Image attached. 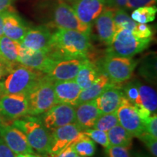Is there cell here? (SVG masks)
I'll return each instance as SVG.
<instances>
[{"instance_id": "6da1fadb", "label": "cell", "mask_w": 157, "mask_h": 157, "mask_svg": "<svg viewBox=\"0 0 157 157\" xmlns=\"http://www.w3.org/2000/svg\"><path fill=\"white\" fill-rule=\"evenodd\" d=\"M90 47L89 35L78 31L58 28L52 34L49 54L55 60L87 58Z\"/></svg>"}, {"instance_id": "7a4b0ae2", "label": "cell", "mask_w": 157, "mask_h": 157, "mask_svg": "<svg viewBox=\"0 0 157 157\" xmlns=\"http://www.w3.org/2000/svg\"><path fill=\"white\" fill-rule=\"evenodd\" d=\"M44 74L20 63L0 81V96L8 94H27Z\"/></svg>"}, {"instance_id": "3957f363", "label": "cell", "mask_w": 157, "mask_h": 157, "mask_svg": "<svg viewBox=\"0 0 157 157\" xmlns=\"http://www.w3.org/2000/svg\"><path fill=\"white\" fill-rule=\"evenodd\" d=\"M13 124L24 133L33 150L41 154H50V135L40 119L25 116L22 119H15Z\"/></svg>"}, {"instance_id": "277c9868", "label": "cell", "mask_w": 157, "mask_h": 157, "mask_svg": "<svg viewBox=\"0 0 157 157\" xmlns=\"http://www.w3.org/2000/svg\"><path fill=\"white\" fill-rule=\"evenodd\" d=\"M29 103L28 115H42L57 104L53 81L43 75L26 94Z\"/></svg>"}, {"instance_id": "5b68a950", "label": "cell", "mask_w": 157, "mask_h": 157, "mask_svg": "<svg viewBox=\"0 0 157 157\" xmlns=\"http://www.w3.org/2000/svg\"><path fill=\"white\" fill-rule=\"evenodd\" d=\"M152 38H138L128 29H118L111 42L108 45L107 55L132 58L146 50Z\"/></svg>"}, {"instance_id": "8992f818", "label": "cell", "mask_w": 157, "mask_h": 157, "mask_svg": "<svg viewBox=\"0 0 157 157\" xmlns=\"http://www.w3.org/2000/svg\"><path fill=\"white\" fill-rule=\"evenodd\" d=\"M137 64L132 58L106 55L102 62V70L111 82L119 84L132 77Z\"/></svg>"}, {"instance_id": "52a82bcc", "label": "cell", "mask_w": 157, "mask_h": 157, "mask_svg": "<svg viewBox=\"0 0 157 157\" xmlns=\"http://www.w3.org/2000/svg\"><path fill=\"white\" fill-rule=\"evenodd\" d=\"M84 134L76 123L58 127L50 135V155H56L70 146H73Z\"/></svg>"}, {"instance_id": "ba28073f", "label": "cell", "mask_w": 157, "mask_h": 157, "mask_svg": "<svg viewBox=\"0 0 157 157\" xmlns=\"http://www.w3.org/2000/svg\"><path fill=\"white\" fill-rule=\"evenodd\" d=\"M52 19L58 28L75 30L90 35L91 26L82 23L78 18L74 9L65 2L57 5L52 12Z\"/></svg>"}, {"instance_id": "9c48e42d", "label": "cell", "mask_w": 157, "mask_h": 157, "mask_svg": "<svg viewBox=\"0 0 157 157\" xmlns=\"http://www.w3.org/2000/svg\"><path fill=\"white\" fill-rule=\"evenodd\" d=\"M116 113L119 124L130 133L132 137H139L145 132L143 121L135 106L124 96L116 111Z\"/></svg>"}, {"instance_id": "30bf717a", "label": "cell", "mask_w": 157, "mask_h": 157, "mask_svg": "<svg viewBox=\"0 0 157 157\" xmlns=\"http://www.w3.org/2000/svg\"><path fill=\"white\" fill-rule=\"evenodd\" d=\"M42 115L41 120L50 131L76 121L75 106L68 104L57 103Z\"/></svg>"}, {"instance_id": "8fae6325", "label": "cell", "mask_w": 157, "mask_h": 157, "mask_svg": "<svg viewBox=\"0 0 157 157\" xmlns=\"http://www.w3.org/2000/svg\"><path fill=\"white\" fill-rule=\"evenodd\" d=\"M26 94H8L0 96V115L4 119H15L28 115Z\"/></svg>"}, {"instance_id": "7c38bea8", "label": "cell", "mask_w": 157, "mask_h": 157, "mask_svg": "<svg viewBox=\"0 0 157 157\" xmlns=\"http://www.w3.org/2000/svg\"><path fill=\"white\" fill-rule=\"evenodd\" d=\"M86 58H64L54 60L46 75L56 81L74 79Z\"/></svg>"}, {"instance_id": "4fadbf2b", "label": "cell", "mask_w": 157, "mask_h": 157, "mask_svg": "<svg viewBox=\"0 0 157 157\" xmlns=\"http://www.w3.org/2000/svg\"><path fill=\"white\" fill-rule=\"evenodd\" d=\"M0 137L7 146L15 154H27L34 153L26 136L21 129L14 125H3L0 128Z\"/></svg>"}, {"instance_id": "5bb4252c", "label": "cell", "mask_w": 157, "mask_h": 157, "mask_svg": "<svg viewBox=\"0 0 157 157\" xmlns=\"http://www.w3.org/2000/svg\"><path fill=\"white\" fill-rule=\"evenodd\" d=\"M54 60L48 52L33 50L25 48L21 44L18 57V63L20 64L45 74Z\"/></svg>"}, {"instance_id": "9a60e30c", "label": "cell", "mask_w": 157, "mask_h": 157, "mask_svg": "<svg viewBox=\"0 0 157 157\" xmlns=\"http://www.w3.org/2000/svg\"><path fill=\"white\" fill-rule=\"evenodd\" d=\"M52 33L44 26L29 29L25 33L21 44L25 48L36 51H50Z\"/></svg>"}, {"instance_id": "2e32d148", "label": "cell", "mask_w": 157, "mask_h": 157, "mask_svg": "<svg viewBox=\"0 0 157 157\" xmlns=\"http://www.w3.org/2000/svg\"><path fill=\"white\" fill-rule=\"evenodd\" d=\"M105 7V0H76L72 8L82 23L91 26Z\"/></svg>"}, {"instance_id": "e0dca14e", "label": "cell", "mask_w": 157, "mask_h": 157, "mask_svg": "<svg viewBox=\"0 0 157 157\" xmlns=\"http://www.w3.org/2000/svg\"><path fill=\"white\" fill-rule=\"evenodd\" d=\"M117 84H111L101 95L95 99L96 106L101 114L115 112L120 105L124 95Z\"/></svg>"}, {"instance_id": "ac0fdd59", "label": "cell", "mask_w": 157, "mask_h": 157, "mask_svg": "<svg viewBox=\"0 0 157 157\" xmlns=\"http://www.w3.org/2000/svg\"><path fill=\"white\" fill-rule=\"evenodd\" d=\"M57 103H63L76 106L82 89L75 79L53 82Z\"/></svg>"}, {"instance_id": "d6986e66", "label": "cell", "mask_w": 157, "mask_h": 157, "mask_svg": "<svg viewBox=\"0 0 157 157\" xmlns=\"http://www.w3.org/2000/svg\"><path fill=\"white\" fill-rule=\"evenodd\" d=\"M114 10L105 7L95 21L98 39L104 44L109 45L117 32L113 20Z\"/></svg>"}, {"instance_id": "ffe728a7", "label": "cell", "mask_w": 157, "mask_h": 157, "mask_svg": "<svg viewBox=\"0 0 157 157\" xmlns=\"http://www.w3.org/2000/svg\"><path fill=\"white\" fill-rule=\"evenodd\" d=\"M76 124L82 130L93 128L98 117L101 115L98 109L95 100L85 102L75 106Z\"/></svg>"}, {"instance_id": "44dd1931", "label": "cell", "mask_w": 157, "mask_h": 157, "mask_svg": "<svg viewBox=\"0 0 157 157\" xmlns=\"http://www.w3.org/2000/svg\"><path fill=\"white\" fill-rule=\"evenodd\" d=\"M28 29L17 14L10 10L5 12L3 20V34L5 36L21 42Z\"/></svg>"}, {"instance_id": "7402d4cb", "label": "cell", "mask_w": 157, "mask_h": 157, "mask_svg": "<svg viewBox=\"0 0 157 157\" xmlns=\"http://www.w3.org/2000/svg\"><path fill=\"white\" fill-rule=\"evenodd\" d=\"M111 84L112 82L110 81L108 76L104 73H101L89 87L82 90L77 101V105L95 100L111 86Z\"/></svg>"}, {"instance_id": "603a6c76", "label": "cell", "mask_w": 157, "mask_h": 157, "mask_svg": "<svg viewBox=\"0 0 157 157\" xmlns=\"http://www.w3.org/2000/svg\"><path fill=\"white\" fill-rule=\"evenodd\" d=\"M100 74L97 66L86 58L74 79L82 90L89 87Z\"/></svg>"}, {"instance_id": "cb8c5ba5", "label": "cell", "mask_w": 157, "mask_h": 157, "mask_svg": "<svg viewBox=\"0 0 157 157\" xmlns=\"http://www.w3.org/2000/svg\"><path fill=\"white\" fill-rule=\"evenodd\" d=\"M21 43L2 35L0 36V57L10 64L18 63Z\"/></svg>"}, {"instance_id": "d4e9b609", "label": "cell", "mask_w": 157, "mask_h": 157, "mask_svg": "<svg viewBox=\"0 0 157 157\" xmlns=\"http://www.w3.org/2000/svg\"><path fill=\"white\" fill-rule=\"evenodd\" d=\"M139 103L134 106L143 107L151 114L156 113L157 95L156 91L149 86L138 83Z\"/></svg>"}, {"instance_id": "484cf974", "label": "cell", "mask_w": 157, "mask_h": 157, "mask_svg": "<svg viewBox=\"0 0 157 157\" xmlns=\"http://www.w3.org/2000/svg\"><path fill=\"white\" fill-rule=\"evenodd\" d=\"M110 146H119L129 148L133 137L120 124H117L107 132Z\"/></svg>"}, {"instance_id": "4316f807", "label": "cell", "mask_w": 157, "mask_h": 157, "mask_svg": "<svg viewBox=\"0 0 157 157\" xmlns=\"http://www.w3.org/2000/svg\"><path fill=\"white\" fill-rule=\"evenodd\" d=\"M157 8L156 6H145L135 9L131 18L137 23H148L155 20Z\"/></svg>"}, {"instance_id": "83f0119b", "label": "cell", "mask_w": 157, "mask_h": 157, "mask_svg": "<svg viewBox=\"0 0 157 157\" xmlns=\"http://www.w3.org/2000/svg\"><path fill=\"white\" fill-rule=\"evenodd\" d=\"M76 154L82 157H91L95 153V145L94 141L87 135H84L73 145Z\"/></svg>"}, {"instance_id": "f1b7e54d", "label": "cell", "mask_w": 157, "mask_h": 157, "mask_svg": "<svg viewBox=\"0 0 157 157\" xmlns=\"http://www.w3.org/2000/svg\"><path fill=\"white\" fill-rule=\"evenodd\" d=\"M113 20L117 30L121 29H128L133 31L137 24L133 21L130 16L125 12L124 9H117L113 11Z\"/></svg>"}, {"instance_id": "f546056e", "label": "cell", "mask_w": 157, "mask_h": 157, "mask_svg": "<svg viewBox=\"0 0 157 157\" xmlns=\"http://www.w3.org/2000/svg\"><path fill=\"white\" fill-rule=\"evenodd\" d=\"M119 124V121L117 117V113L112 112L110 113H104L98 117L96 122L94 124L93 128L100 130L108 132L116 125Z\"/></svg>"}, {"instance_id": "4dcf8cb0", "label": "cell", "mask_w": 157, "mask_h": 157, "mask_svg": "<svg viewBox=\"0 0 157 157\" xmlns=\"http://www.w3.org/2000/svg\"><path fill=\"white\" fill-rule=\"evenodd\" d=\"M82 131H83L84 135L89 137L94 142L98 143L105 148L110 146L107 132H104V131L94 128L84 129Z\"/></svg>"}, {"instance_id": "1f68e13d", "label": "cell", "mask_w": 157, "mask_h": 157, "mask_svg": "<svg viewBox=\"0 0 157 157\" xmlns=\"http://www.w3.org/2000/svg\"><path fill=\"white\" fill-rule=\"evenodd\" d=\"M124 95L128 101L134 105H137L139 103V90L138 83H129L124 89Z\"/></svg>"}, {"instance_id": "d6a6232c", "label": "cell", "mask_w": 157, "mask_h": 157, "mask_svg": "<svg viewBox=\"0 0 157 157\" xmlns=\"http://www.w3.org/2000/svg\"><path fill=\"white\" fill-rule=\"evenodd\" d=\"M146 145L147 148L151 152L154 157H157V138L148 134V132H143L138 137Z\"/></svg>"}, {"instance_id": "836d02e7", "label": "cell", "mask_w": 157, "mask_h": 157, "mask_svg": "<svg viewBox=\"0 0 157 157\" xmlns=\"http://www.w3.org/2000/svg\"><path fill=\"white\" fill-rule=\"evenodd\" d=\"M145 132L157 138V116L156 113L151 115L142 120Z\"/></svg>"}, {"instance_id": "e575fe53", "label": "cell", "mask_w": 157, "mask_h": 157, "mask_svg": "<svg viewBox=\"0 0 157 157\" xmlns=\"http://www.w3.org/2000/svg\"><path fill=\"white\" fill-rule=\"evenodd\" d=\"M128 147L110 146L105 148L108 157H131Z\"/></svg>"}, {"instance_id": "d590c367", "label": "cell", "mask_w": 157, "mask_h": 157, "mask_svg": "<svg viewBox=\"0 0 157 157\" xmlns=\"http://www.w3.org/2000/svg\"><path fill=\"white\" fill-rule=\"evenodd\" d=\"M132 33L140 39L152 38L153 31L151 27L146 23H137Z\"/></svg>"}, {"instance_id": "8d00e7d4", "label": "cell", "mask_w": 157, "mask_h": 157, "mask_svg": "<svg viewBox=\"0 0 157 157\" xmlns=\"http://www.w3.org/2000/svg\"><path fill=\"white\" fill-rule=\"evenodd\" d=\"M156 0H127L126 8L136 9L145 6H155Z\"/></svg>"}, {"instance_id": "74e56055", "label": "cell", "mask_w": 157, "mask_h": 157, "mask_svg": "<svg viewBox=\"0 0 157 157\" xmlns=\"http://www.w3.org/2000/svg\"><path fill=\"white\" fill-rule=\"evenodd\" d=\"M105 2L106 7L109 8L124 10L127 7V0H105Z\"/></svg>"}, {"instance_id": "f35d334b", "label": "cell", "mask_w": 157, "mask_h": 157, "mask_svg": "<svg viewBox=\"0 0 157 157\" xmlns=\"http://www.w3.org/2000/svg\"><path fill=\"white\" fill-rule=\"evenodd\" d=\"M15 65V64L13 65L9 63L8 62H7L2 58L0 57V81H1V79L4 76H5L10 71Z\"/></svg>"}, {"instance_id": "ab89813d", "label": "cell", "mask_w": 157, "mask_h": 157, "mask_svg": "<svg viewBox=\"0 0 157 157\" xmlns=\"http://www.w3.org/2000/svg\"><path fill=\"white\" fill-rule=\"evenodd\" d=\"M15 154L0 137V157H15Z\"/></svg>"}, {"instance_id": "60d3db41", "label": "cell", "mask_w": 157, "mask_h": 157, "mask_svg": "<svg viewBox=\"0 0 157 157\" xmlns=\"http://www.w3.org/2000/svg\"><path fill=\"white\" fill-rule=\"evenodd\" d=\"M49 157H75L77 154L74 150L73 146H70L56 155H50Z\"/></svg>"}, {"instance_id": "b9f144b4", "label": "cell", "mask_w": 157, "mask_h": 157, "mask_svg": "<svg viewBox=\"0 0 157 157\" xmlns=\"http://www.w3.org/2000/svg\"><path fill=\"white\" fill-rule=\"evenodd\" d=\"M15 0H0V13L8 11Z\"/></svg>"}, {"instance_id": "7bdbcfd3", "label": "cell", "mask_w": 157, "mask_h": 157, "mask_svg": "<svg viewBox=\"0 0 157 157\" xmlns=\"http://www.w3.org/2000/svg\"><path fill=\"white\" fill-rule=\"evenodd\" d=\"M5 13H0V36H2L3 34V20H4V15H5Z\"/></svg>"}, {"instance_id": "ee69618b", "label": "cell", "mask_w": 157, "mask_h": 157, "mask_svg": "<svg viewBox=\"0 0 157 157\" xmlns=\"http://www.w3.org/2000/svg\"><path fill=\"white\" fill-rule=\"evenodd\" d=\"M25 156L26 157H43L39 154H36L34 153H32V154H25Z\"/></svg>"}, {"instance_id": "f6af8a7d", "label": "cell", "mask_w": 157, "mask_h": 157, "mask_svg": "<svg viewBox=\"0 0 157 157\" xmlns=\"http://www.w3.org/2000/svg\"><path fill=\"white\" fill-rule=\"evenodd\" d=\"M5 124V120H4V118L0 115V128Z\"/></svg>"}, {"instance_id": "bcb514c9", "label": "cell", "mask_w": 157, "mask_h": 157, "mask_svg": "<svg viewBox=\"0 0 157 157\" xmlns=\"http://www.w3.org/2000/svg\"><path fill=\"white\" fill-rule=\"evenodd\" d=\"M15 157H26L25 154H16Z\"/></svg>"}, {"instance_id": "7dc6e473", "label": "cell", "mask_w": 157, "mask_h": 157, "mask_svg": "<svg viewBox=\"0 0 157 157\" xmlns=\"http://www.w3.org/2000/svg\"><path fill=\"white\" fill-rule=\"evenodd\" d=\"M75 157H82V156H79V155H78V154H77V155H76V156Z\"/></svg>"}]
</instances>
